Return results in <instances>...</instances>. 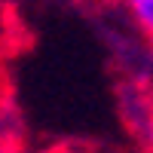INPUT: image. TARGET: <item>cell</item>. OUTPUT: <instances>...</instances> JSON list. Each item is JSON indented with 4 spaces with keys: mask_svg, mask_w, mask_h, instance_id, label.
Wrapping results in <instances>:
<instances>
[{
    "mask_svg": "<svg viewBox=\"0 0 153 153\" xmlns=\"http://www.w3.org/2000/svg\"><path fill=\"white\" fill-rule=\"evenodd\" d=\"M150 86H147V76L141 83L138 80H129V83H123L120 86V113H123V120L126 126H129V132L138 135V126H141V138H144V144L150 141Z\"/></svg>",
    "mask_w": 153,
    "mask_h": 153,
    "instance_id": "obj_1",
    "label": "cell"
},
{
    "mask_svg": "<svg viewBox=\"0 0 153 153\" xmlns=\"http://www.w3.org/2000/svg\"><path fill=\"white\" fill-rule=\"evenodd\" d=\"M126 9L129 22L144 34V40L150 43V31H153V0H117Z\"/></svg>",
    "mask_w": 153,
    "mask_h": 153,
    "instance_id": "obj_2",
    "label": "cell"
},
{
    "mask_svg": "<svg viewBox=\"0 0 153 153\" xmlns=\"http://www.w3.org/2000/svg\"><path fill=\"white\" fill-rule=\"evenodd\" d=\"M0 153H25V144L16 132H6L0 129Z\"/></svg>",
    "mask_w": 153,
    "mask_h": 153,
    "instance_id": "obj_3",
    "label": "cell"
},
{
    "mask_svg": "<svg viewBox=\"0 0 153 153\" xmlns=\"http://www.w3.org/2000/svg\"><path fill=\"white\" fill-rule=\"evenodd\" d=\"M49 153H107V150H95V147H55Z\"/></svg>",
    "mask_w": 153,
    "mask_h": 153,
    "instance_id": "obj_4",
    "label": "cell"
}]
</instances>
